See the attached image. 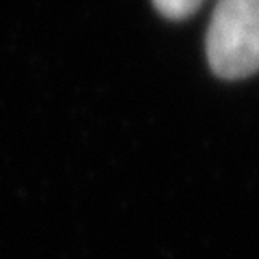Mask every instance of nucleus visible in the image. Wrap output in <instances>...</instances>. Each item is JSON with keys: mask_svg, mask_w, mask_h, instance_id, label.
I'll list each match as a JSON object with an SVG mask.
<instances>
[{"mask_svg": "<svg viewBox=\"0 0 259 259\" xmlns=\"http://www.w3.org/2000/svg\"><path fill=\"white\" fill-rule=\"evenodd\" d=\"M218 78L242 80L259 71V0H218L205 37Z\"/></svg>", "mask_w": 259, "mask_h": 259, "instance_id": "1", "label": "nucleus"}, {"mask_svg": "<svg viewBox=\"0 0 259 259\" xmlns=\"http://www.w3.org/2000/svg\"><path fill=\"white\" fill-rule=\"evenodd\" d=\"M203 0H153V7L168 20H186L199 11Z\"/></svg>", "mask_w": 259, "mask_h": 259, "instance_id": "2", "label": "nucleus"}]
</instances>
